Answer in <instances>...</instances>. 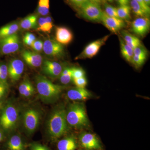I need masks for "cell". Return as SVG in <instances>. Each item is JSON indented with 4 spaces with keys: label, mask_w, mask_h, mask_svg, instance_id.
I'll use <instances>...</instances> for the list:
<instances>
[{
    "label": "cell",
    "mask_w": 150,
    "mask_h": 150,
    "mask_svg": "<svg viewBox=\"0 0 150 150\" xmlns=\"http://www.w3.org/2000/svg\"><path fill=\"white\" fill-rule=\"evenodd\" d=\"M123 1L125 2L126 5H128V4L130 2V0H123Z\"/></svg>",
    "instance_id": "f6af8a7d"
},
{
    "label": "cell",
    "mask_w": 150,
    "mask_h": 150,
    "mask_svg": "<svg viewBox=\"0 0 150 150\" xmlns=\"http://www.w3.org/2000/svg\"><path fill=\"white\" fill-rule=\"evenodd\" d=\"M81 13L88 20L99 21L101 20L103 11L99 4L87 0L79 6Z\"/></svg>",
    "instance_id": "5b68a950"
},
{
    "label": "cell",
    "mask_w": 150,
    "mask_h": 150,
    "mask_svg": "<svg viewBox=\"0 0 150 150\" xmlns=\"http://www.w3.org/2000/svg\"><path fill=\"white\" fill-rule=\"evenodd\" d=\"M105 1H108L110 2H112L113 0H105Z\"/></svg>",
    "instance_id": "7dc6e473"
},
{
    "label": "cell",
    "mask_w": 150,
    "mask_h": 150,
    "mask_svg": "<svg viewBox=\"0 0 150 150\" xmlns=\"http://www.w3.org/2000/svg\"><path fill=\"white\" fill-rule=\"evenodd\" d=\"M135 1L137 2L142 6L143 9L145 11L146 13L149 16L150 13V8L149 6H148L145 2L144 0H135Z\"/></svg>",
    "instance_id": "74e56055"
},
{
    "label": "cell",
    "mask_w": 150,
    "mask_h": 150,
    "mask_svg": "<svg viewBox=\"0 0 150 150\" xmlns=\"http://www.w3.org/2000/svg\"><path fill=\"white\" fill-rule=\"evenodd\" d=\"M36 40V37L31 33L27 32L25 33L23 38V43L27 46H31L33 43Z\"/></svg>",
    "instance_id": "4dcf8cb0"
},
{
    "label": "cell",
    "mask_w": 150,
    "mask_h": 150,
    "mask_svg": "<svg viewBox=\"0 0 150 150\" xmlns=\"http://www.w3.org/2000/svg\"><path fill=\"white\" fill-rule=\"evenodd\" d=\"M150 22L148 17H139L133 21L131 25L132 31L138 36L143 37L149 32Z\"/></svg>",
    "instance_id": "5bb4252c"
},
{
    "label": "cell",
    "mask_w": 150,
    "mask_h": 150,
    "mask_svg": "<svg viewBox=\"0 0 150 150\" xmlns=\"http://www.w3.org/2000/svg\"><path fill=\"white\" fill-rule=\"evenodd\" d=\"M108 38L109 35H106L89 43L86 46L81 53L77 57L76 59H90L95 56L99 52L100 48L105 44Z\"/></svg>",
    "instance_id": "9c48e42d"
},
{
    "label": "cell",
    "mask_w": 150,
    "mask_h": 150,
    "mask_svg": "<svg viewBox=\"0 0 150 150\" xmlns=\"http://www.w3.org/2000/svg\"><path fill=\"white\" fill-rule=\"evenodd\" d=\"M43 72L46 76L52 79L59 77L61 75L63 67L58 62L45 60L43 61L42 65Z\"/></svg>",
    "instance_id": "4fadbf2b"
},
{
    "label": "cell",
    "mask_w": 150,
    "mask_h": 150,
    "mask_svg": "<svg viewBox=\"0 0 150 150\" xmlns=\"http://www.w3.org/2000/svg\"><path fill=\"white\" fill-rule=\"evenodd\" d=\"M130 2L131 8L132 9L133 12L136 16L140 17L149 18V16L147 14L139 3L135 0H131Z\"/></svg>",
    "instance_id": "83f0119b"
},
{
    "label": "cell",
    "mask_w": 150,
    "mask_h": 150,
    "mask_svg": "<svg viewBox=\"0 0 150 150\" xmlns=\"http://www.w3.org/2000/svg\"><path fill=\"white\" fill-rule=\"evenodd\" d=\"M73 67H66L63 69L59 77L61 83L67 85L73 81Z\"/></svg>",
    "instance_id": "484cf974"
},
{
    "label": "cell",
    "mask_w": 150,
    "mask_h": 150,
    "mask_svg": "<svg viewBox=\"0 0 150 150\" xmlns=\"http://www.w3.org/2000/svg\"><path fill=\"white\" fill-rule=\"evenodd\" d=\"M56 40L62 45H68L72 41V33L67 27H56Z\"/></svg>",
    "instance_id": "e0dca14e"
},
{
    "label": "cell",
    "mask_w": 150,
    "mask_h": 150,
    "mask_svg": "<svg viewBox=\"0 0 150 150\" xmlns=\"http://www.w3.org/2000/svg\"><path fill=\"white\" fill-rule=\"evenodd\" d=\"M85 72L81 68L73 67V80L83 77L85 76Z\"/></svg>",
    "instance_id": "d590c367"
},
{
    "label": "cell",
    "mask_w": 150,
    "mask_h": 150,
    "mask_svg": "<svg viewBox=\"0 0 150 150\" xmlns=\"http://www.w3.org/2000/svg\"><path fill=\"white\" fill-rule=\"evenodd\" d=\"M100 21L108 29L113 33H116L126 26L125 22L118 18L108 16L103 11Z\"/></svg>",
    "instance_id": "8fae6325"
},
{
    "label": "cell",
    "mask_w": 150,
    "mask_h": 150,
    "mask_svg": "<svg viewBox=\"0 0 150 150\" xmlns=\"http://www.w3.org/2000/svg\"><path fill=\"white\" fill-rule=\"evenodd\" d=\"M19 92L22 96L28 98L35 93V89L31 82L28 78L22 82L18 88Z\"/></svg>",
    "instance_id": "ac0fdd59"
},
{
    "label": "cell",
    "mask_w": 150,
    "mask_h": 150,
    "mask_svg": "<svg viewBox=\"0 0 150 150\" xmlns=\"http://www.w3.org/2000/svg\"><path fill=\"white\" fill-rule=\"evenodd\" d=\"M21 55L23 59L30 67L38 68L41 66L43 63L42 56L35 51L23 50Z\"/></svg>",
    "instance_id": "9a60e30c"
},
{
    "label": "cell",
    "mask_w": 150,
    "mask_h": 150,
    "mask_svg": "<svg viewBox=\"0 0 150 150\" xmlns=\"http://www.w3.org/2000/svg\"><path fill=\"white\" fill-rule=\"evenodd\" d=\"M68 126L64 107L56 108L50 115L47 123V131L49 136L53 139L60 138L68 132Z\"/></svg>",
    "instance_id": "7a4b0ae2"
},
{
    "label": "cell",
    "mask_w": 150,
    "mask_h": 150,
    "mask_svg": "<svg viewBox=\"0 0 150 150\" xmlns=\"http://www.w3.org/2000/svg\"><path fill=\"white\" fill-rule=\"evenodd\" d=\"M120 43L122 56L127 62H131L134 56V50L127 45L121 38H120Z\"/></svg>",
    "instance_id": "d4e9b609"
},
{
    "label": "cell",
    "mask_w": 150,
    "mask_h": 150,
    "mask_svg": "<svg viewBox=\"0 0 150 150\" xmlns=\"http://www.w3.org/2000/svg\"><path fill=\"white\" fill-rule=\"evenodd\" d=\"M21 41L17 34L0 39V55H8L19 50Z\"/></svg>",
    "instance_id": "52a82bcc"
},
{
    "label": "cell",
    "mask_w": 150,
    "mask_h": 150,
    "mask_svg": "<svg viewBox=\"0 0 150 150\" xmlns=\"http://www.w3.org/2000/svg\"></svg>",
    "instance_id": "c3c4849f"
},
{
    "label": "cell",
    "mask_w": 150,
    "mask_h": 150,
    "mask_svg": "<svg viewBox=\"0 0 150 150\" xmlns=\"http://www.w3.org/2000/svg\"><path fill=\"white\" fill-rule=\"evenodd\" d=\"M77 146L76 140L72 136L62 139L57 144L58 150H75Z\"/></svg>",
    "instance_id": "d6986e66"
},
{
    "label": "cell",
    "mask_w": 150,
    "mask_h": 150,
    "mask_svg": "<svg viewBox=\"0 0 150 150\" xmlns=\"http://www.w3.org/2000/svg\"><path fill=\"white\" fill-rule=\"evenodd\" d=\"M122 37L125 43L134 50L138 46L142 45L141 40L135 35H132L127 31H122Z\"/></svg>",
    "instance_id": "603a6c76"
},
{
    "label": "cell",
    "mask_w": 150,
    "mask_h": 150,
    "mask_svg": "<svg viewBox=\"0 0 150 150\" xmlns=\"http://www.w3.org/2000/svg\"><path fill=\"white\" fill-rule=\"evenodd\" d=\"M73 81L76 86L80 88H85L87 84V81L85 76L74 79H73Z\"/></svg>",
    "instance_id": "e575fe53"
},
{
    "label": "cell",
    "mask_w": 150,
    "mask_h": 150,
    "mask_svg": "<svg viewBox=\"0 0 150 150\" xmlns=\"http://www.w3.org/2000/svg\"><path fill=\"white\" fill-rule=\"evenodd\" d=\"M40 120V112L33 108H28L25 111L23 114V126L28 134L34 133L39 126Z\"/></svg>",
    "instance_id": "8992f818"
},
{
    "label": "cell",
    "mask_w": 150,
    "mask_h": 150,
    "mask_svg": "<svg viewBox=\"0 0 150 150\" xmlns=\"http://www.w3.org/2000/svg\"><path fill=\"white\" fill-rule=\"evenodd\" d=\"M8 66V76L13 82L18 81L21 76L24 69V63L20 59L11 60Z\"/></svg>",
    "instance_id": "7c38bea8"
},
{
    "label": "cell",
    "mask_w": 150,
    "mask_h": 150,
    "mask_svg": "<svg viewBox=\"0 0 150 150\" xmlns=\"http://www.w3.org/2000/svg\"><path fill=\"white\" fill-rule=\"evenodd\" d=\"M82 147L87 150H102L101 143L95 134L88 132H83L79 137Z\"/></svg>",
    "instance_id": "30bf717a"
},
{
    "label": "cell",
    "mask_w": 150,
    "mask_h": 150,
    "mask_svg": "<svg viewBox=\"0 0 150 150\" xmlns=\"http://www.w3.org/2000/svg\"><path fill=\"white\" fill-rule=\"evenodd\" d=\"M68 98L74 101H83L91 97L92 94L90 92L85 88H72L68 91L67 93Z\"/></svg>",
    "instance_id": "2e32d148"
},
{
    "label": "cell",
    "mask_w": 150,
    "mask_h": 150,
    "mask_svg": "<svg viewBox=\"0 0 150 150\" xmlns=\"http://www.w3.org/2000/svg\"><path fill=\"white\" fill-rule=\"evenodd\" d=\"M38 17L35 15H31L25 18L20 23V26L22 29L29 30L36 28L38 26Z\"/></svg>",
    "instance_id": "7402d4cb"
},
{
    "label": "cell",
    "mask_w": 150,
    "mask_h": 150,
    "mask_svg": "<svg viewBox=\"0 0 150 150\" xmlns=\"http://www.w3.org/2000/svg\"><path fill=\"white\" fill-rule=\"evenodd\" d=\"M19 24L17 22L9 23L0 28V39L17 34L19 29Z\"/></svg>",
    "instance_id": "ffe728a7"
},
{
    "label": "cell",
    "mask_w": 150,
    "mask_h": 150,
    "mask_svg": "<svg viewBox=\"0 0 150 150\" xmlns=\"http://www.w3.org/2000/svg\"><path fill=\"white\" fill-rule=\"evenodd\" d=\"M35 82L40 99L46 103L55 102L64 89L62 86L53 83L43 75H37L35 77Z\"/></svg>",
    "instance_id": "6da1fadb"
},
{
    "label": "cell",
    "mask_w": 150,
    "mask_h": 150,
    "mask_svg": "<svg viewBox=\"0 0 150 150\" xmlns=\"http://www.w3.org/2000/svg\"><path fill=\"white\" fill-rule=\"evenodd\" d=\"M49 0H39L38 12L42 16H46L49 13Z\"/></svg>",
    "instance_id": "f1b7e54d"
},
{
    "label": "cell",
    "mask_w": 150,
    "mask_h": 150,
    "mask_svg": "<svg viewBox=\"0 0 150 150\" xmlns=\"http://www.w3.org/2000/svg\"><path fill=\"white\" fill-rule=\"evenodd\" d=\"M118 18L121 19L129 20L131 18V7L128 5L120 6L117 8Z\"/></svg>",
    "instance_id": "4316f807"
},
{
    "label": "cell",
    "mask_w": 150,
    "mask_h": 150,
    "mask_svg": "<svg viewBox=\"0 0 150 150\" xmlns=\"http://www.w3.org/2000/svg\"><path fill=\"white\" fill-rule=\"evenodd\" d=\"M3 139V134L1 131H0V142H1Z\"/></svg>",
    "instance_id": "7bdbcfd3"
},
{
    "label": "cell",
    "mask_w": 150,
    "mask_h": 150,
    "mask_svg": "<svg viewBox=\"0 0 150 150\" xmlns=\"http://www.w3.org/2000/svg\"><path fill=\"white\" fill-rule=\"evenodd\" d=\"M147 51L142 45L134 49V55L139 57H146L147 56Z\"/></svg>",
    "instance_id": "d6a6232c"
},
{
    "label": "cell",
    "mask_w": 150,
    "mask_h": 150,
    "mask_svg": "<svg viewBox=\"0 0 150 150\" xmlns=\"http://www.w3.org/2000/svg\"><path fill=\"white\" fill-rule=\"evenodd\" d=\"M30 150H49L45 146L38 143H33L30 146Z\"/></svg>",
    "instance_id": "f35d334b"
},
{
    "label": "cell",
    "mask_w": 150,
    "mask_h": 150,
    "mask_svg": "<svg viewBox=\"0 0 150 150\" xmlns=\"http://www.w3.org/2000/svg\"><path fill=\"white\" fill-rule=\"evenodd\" d=\"M145 3L148 6H149L150 4V0H144Z\"/></svg>",
    "instance_id": "ee69618b"
},
{
    "label": "cell",
    "mask_w": 150,
    "mask_h": 150,
    "mask_svg": "<svg viewBox=\"0 0 150 150\" xmlns=\"http://www.w3.org/2000/svg\"><path fill=\"white\" fill-rule=\"evenodd\" d=\"M146 59V57H139L134 55L131 63H132L135 67L139 68L144 64Z\"/></svg>",
    "instance_id": "836d02e7"
},
{
    "label": "cell",
    "mask_w": 150,
    "mask_h": 150,
    "mask_svg": "<svg viewBox=\"0 0 150 150\" xmlns=\"http://www.w3.org/2000/svg\"><path fill=\"white\" fill-rule=\"evenodd\" d=\"M43 42L40 40H36L33 43L30 47L34 50V51L39 53L43 51Z\"/></svg>",
    "instance_id": "8d00e7d4"
},
{
    "label": "cell",
    "mask_w": 150,
    "mask_h": 150,
    "mask_svg": "<svg viewBox=\"0 0 150 150\" xmlns=\"http://www.w3.org/2000/svg\"><path fill=\"white\" fill-rule=\"evenodd\" d=\"M38 30L40 31L50 33L53 27V21L51 17H40L38 21Z\"/></svg>",
    "instance_id": "44dd1931"
},
{
    "label": "cell",
    "mask_w": 150,
    "mask_h": 150,
    "mask_svg": "<svg viewBox=\"0 0 150 150\" xmlns=\"http://www.w3.org/2000/svg\"><path fill=\"white\" fill-rule=\"evenodd\" d=\"M104 6L105 9V11L104 12L108 16L118 18L117 8L107 4H105Z\"/></svg>",
    "instance_id": "1f68e13d"
},
{
    "label": "cell",
    "mask_w": 150,
    "mask_h": 150,
    "mask_svg": "<svg viewBox=\"0 0 150 150\" xmlns=\"http://www.w3.org/2000/svg\"><path fill=\"white\" fill-rule=\"evenodd\" d=\"M8 76V66L4 63L0 62V82L8 86L7 83Z\"/></svg>",
    "instance_id": "f546056e"
},
{
    "label": "cell",
    "mask_w": 150,
    "mask_h": 150,
    "mask_svg": "<svg viewBox=\"0 0 150 150\" xmlns=\"http://www.w3.org/2000/svg\"><path fill=\"white\" fill-rule=\"evenodd\" d=\"M8 86L0 82V99L5 94L7 91Z\"/></svg>",
    "instance_id": "ab89813d"
},
{
    "label": "cell",
    "mask_w": 150,
    "mask_h": 150,
    "mask_svg": "<svg viewBox=\"0 0 150 150\" xmlns=\"http://www.w3.org/2000/svg\"><path fill=\"white\" fill-rule=\"evenodd\" d=\"M91 1H92L94 2L97 3V4H99L100 3L103 2L105 0H91Z\"/></svg>",
    "instance_id": "b9f144b4"
},
{
    "label": "cell",
    "mask_w": 150,
    "mask_h": 150,
    "mask_svg": "<svg viewBox=\"0 0 150 150\" xmlns=\"http://www.w3.org/2000/svg\"><path fill=\"white\" fill-rule=\"evenodd\" d=\"M71 2L74 3L76 5L79 7L83 3L86 2L87 0H70Z\"/></svg>",
    "instance_id": "60d3db41"
},
{
    "label": "cell",
    "mask_w": 150,
    "mask_h": 150,
    "mask_svg": "<svg viewBox=\"0 0 150 150\" xmlns=\"http://www.w3.org/2000/svg\"><path fill=\"white\" fill-rule=\"evenodd\" d=\"M9 150H24L25 146L21 138L18 135H13L9 140L7 144Z\"/></svg>",
    "instance_id": "cb8c5ba5"
},
{
    "label": "cell",
    "mask_w": 150,
    "mask_h": 150,
    "mask_svg": "<svg viewBox=\"0 0 150 150\" xmlns=\"http://www.w3.org/2000/svg\"><path fill=\"white\" fill-rule=\"evenodd\" d=\"M43 51L46 56L52 59H60L64 54L63 45L52 38H47L44 41Z\"/></svg>",
    "instance_id": "ba28073f"
},
{
    "label": "cell",
    "mask_w": 150,
    "mask_h": 150,
    "mask_svg": "<svg viewBox=\"0 0 150 150\" xmlns=\"http://www.w3.org/2000/svg\"><path fill=\"white\" fill-rule=\"evenodd\" d=\"M2 106V103L0 101V109L1 108Z\"/></svg>",
    "instance_id": "bcb514c9"
},
{
    "label": "cell",
    "mask_w": 150,
    "mask_h": 150,
    "mask_svg": "<svg viewBox=\"0 0 150 150\" xmlns=\"http://www.w3.org/2000/svg\"><path fill=\"white\" fill-rule=\"evenodd\" d=\"M66 118L68 125L75 129H83L88 126L85 108L82 103L75 102L70 104L66 110Z\"/></svg>",
    "instance_id": "3957f363"
},
{
    "label": "cell",
    "mask_w": 150,
    "mask_h": 150,
    "mask_svg": "<svg viewBox=\"0 0 150 150\" xmlns=\"http://www.w3.org/2000/svg\"><path fill=\"white\" fill-rule=\"evenodd\" d=\"M19 119L18 109L14 104L8 103L4 108L0 116V125L8 131L15 128Z\"/></svg>",
    "instance_id": "277c9868"
}]
</instances>
